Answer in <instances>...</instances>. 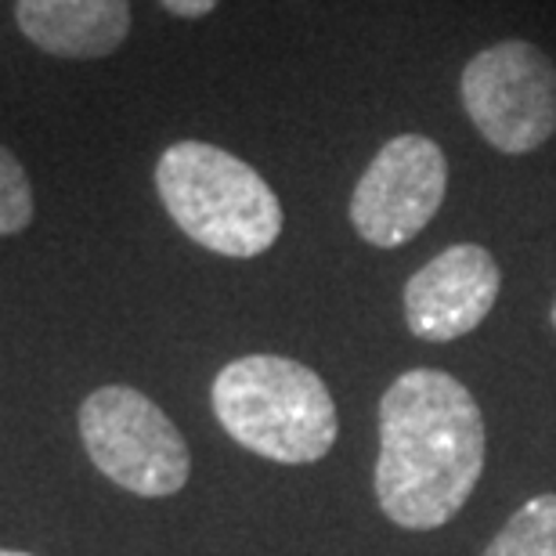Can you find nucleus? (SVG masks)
<instances>
[{"mask_svg":"<svg viewBox=\"0 0 556 556\" xmlns=\"http://www.w3.org/2000/svg\"><path fill=\"white\" fill-rule=\"evenodd\" d=\"M484 448V416L455 376H397L380 402L376 503L408 531L448 525L481 481Z\"/></svg>","mask_w":556,"mask_h":556,"instance_id":"obj_1","label":"nucleus"},{"mask_svg":"<svg viewBox=\"0 0 556 556\" xmlns=\"http://www.w3.org/2000/svg\"><path fill=\"white\" fill-rule=\"evenodd\" d=\"M155 192L174 225L220 257H261L282 236V203L271 185L217 144H170L155 163Z\"/></svg>","mask_w":556,"mask_h":556,"instance_id":"obj_2","label":"nucleus"},{"mask_svg":"<svg viewBox=\"0 0 556 556\" xmlns=\"http://www.w3.org/2000/svg\"><path fill=\"white\" fill-rule=\"evenodd\" d=\"M214 413L242 448L275 463H318L337 444V405L326 380L282 354H247L214 380Z\"/></svg>","mask_w":556,"mask_h":556,"instance_id":"obj_3","label":"nucleus"},{"mask_svg":"<svg viewBox=\"0 0 556 556\" xmlns=\"http://www.w3.org/2000/svg\"><path fill=\"white\" fill-rule=\"evenodd\" d=\"M80 438L109 481L144 498L181 492L192 473L181 430L135 387L113 383L87 397L80 405Z\"/></svg>","mask_w":556,"mask_h":556,"instance_id":"obj_4","label":"nucleus"},{"mask_svg":"<svg viewBox=\"0 0 556 556\" xmlns=\"http://www.w3.org/2000/svg\"><path fill=\"white\" fill-rule=\"evenodd\" d=\"M463 109L492 149L525 155L556 135V65L528 40L477 51L459 80Z\"/></svg>","mask_w":556,"mask_h":556,"instance_id":"obj_5","label":"nucleus"},{"mask_svg":"<svg viewBox=\"0 0 556 556\" xmlns=\"http://www.w3.org/2000/svg\"><path fill=\"white\" fill-rule=\"evenodd\" d=\"M448 192V160L422 135H397L372 155L351 195V225L369 247L394 250L430 225Z\"/></svg>","mask_w":556,"mask_h":556,"instance_id":"obj_6","label":"nucleus"},{"mask_svg":"<svg viewBox=\"0 0 556 556\" xmlns=\"http://www.w3.org/2000/svg\"><path fill=\"white\" fill-rule=\"evenodd\" d=\"M503 271L477 242H455L408 278L405 321L413 337L448 343L473 332L495 307Z\"/></svg>","mask_w":556,"mask_h":556,"instance_id":"obj_7","label":"nucleus"},{"mask_svg":"<svg viewBox=\"0 0 556 556\" xmlns=\"http://www.w3.org/2000/svg\"><path fill=\"white\" fill-rule=\"evenodd\" d=\"M15 18L54 59H109L130 33L127 0H18Z\"/></svg>","mask_w":556,"mask_h":556,"instance_id":"obj_8","label":"nucleus"},{"mask_svg":"<svg viewBox=\"0 0 556 556\" xmlns=\"http://www.w3.org/2000/svg\"><path fill=\"white\" fill-rule=\"evenodd\" d=\"M484 556H556V495L528 498L488 542Z\"/></svg>","mask_w":556,"mask_h":556,"instance_id":"obj_9","label":"nucleus"},{"mask_svg":"<svg viewBox=\"0 0 556 556\" xmlns=\"http://www.w3.org/2000/svg\"><path fill=\"white\" fill-rule=\"evenodd\" d=\"M33 220V185L22 163L0 144V236H18Z\"/></svg>","mask_w":556,"mask_h":556,"instance_id":"obj_10","label":"nucleus"},{"mask_svg":"<svg viewBox=\"0 0 556 556\" xmlns=\"http://www.w3.org/2000/svg\"><path fill=\"white\" fill-rule=\"evenodd\" d=\"M160 4L177 18H203L220 4V0H160Z\"/></svg>","mask_w":556,"mask_h":556,"instance_id":"obj_11","label":"nucleus"},{"mask_svg":"<svg viewBox=\"0 0 556 556\" xmlns=\"http://www.w3.org/2000/svg\"><path fill=\"white\" fill-rule=\"evenodd\" d=\"M0 556H33V553H15V549H0Z\"/></svg>","mask_w":556,"mask_h":556,"instance_id":"obj_12","label":"nucleus"},{"mask_svg":"<svg viewBox=\"0 0 556 556\" xmlns=\"http://www.w3.org/2000/svg\"><path fill=\"white\" fill-rule=\"evenodd\" d=\"M553 326H556V304H553Z\"/></svg>","mask_w":556,"mask_h":556,"instance_id":"obj_13","label":"nucleus"}]
</instances>
